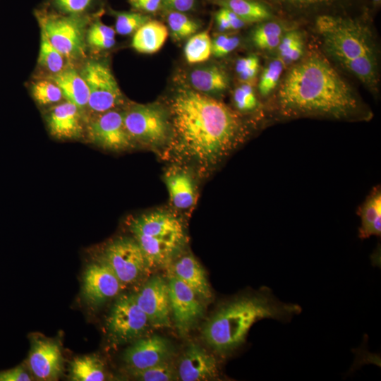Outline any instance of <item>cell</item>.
<instances>
[{
    "mask_svg": "<svg viewBox=\"0 0 381 381\" xmlns=\"http://www.w3.org/2000/svg\"><path fill=\"white\" fill-rule=\"evenodd\" d=\"M70 377L74 381H102L104 364L95 355L75 358L70 363Z\"/></svg>",
    "mask_w": 381,
    "mask_h": 381,
    "instance_id": "484cf974",
    "label": "cell"
},
{
    "mask_svg": "<svg viewBox=\"0 0 381 381\" xmlns=\"http://www.w3.org/2000/svg\"><path fill=\"white\" fill-rule=\"evenodd\" d=\"M41 31L38 62L41 66L52 75L60 73L65 66V56L53 46L44 32Z\"/></svg>",
    "mask_w": 381,
    "mask_h": 381,
    "instance_id": "f546056e",
    "label": "cell"
},
{
    "mask_svg": "<svg viewBox=\"0 0 381 381\" xmlns=\"http://www.w3.org/2000/svg\"><path fill=\"white\" fill-rule=\"evenodd\" d=\"M277 49L278 59L284 66L297 62L304 54L302 34L296 30L285 32Z\"/></svg>",
    "mask_w": 381,
    "mask_h": 381,
    "instance_id": "83f0119b",
    "label": "cell"
},
{
    "mask_svg": "<svg viewBox=\"0 0 381 381\" xmlns=\"http://www.w3.org/2000/svg\"><path fill=\"white\" fill-rule=\"evenodd\" d=\"M223 8L224 9L225 13L229 20L231 29L238 30L245 25L246 23L242 19H241L236 14H235L234 12L231 11L229 9H226L225 8Z\"/></svg>",
    "mask_w": 381,
    "mask_h": 381,
    "instance_id": "bcb514c9",
    "label": "cell"
},
{
    "mask_svg": "<svg viewBox=\"0 0 381 381\" xmlns=\"http://www.w3.org/2000/svg\"><path fill=\"white\" fill-rule=\"evenodd\" d=\"M123 285L107 263L100 259L88 265L83 277L84 298L93 306H99L117 296Z\"/></svg>",
    "mask_w": 381,
    "mask_h": 381,
    "instance_id": "5bb4252c",
    "label": "cell"
},
{
    "mask_svg": "<svg viewBox=\"0 0 381 381\" xmlns=\"http://www.w3.org/2000/svg\"><path fill=\"white\" fill-rule=\"evenodd\" d=\"M87 133L92 143L108 150H126L135 144L125 127L123 111L115 109L92 118Z\"/></svg>",
    "mask_w": 381,
    "mask_h": 381,
    "instance_id": "7c38bea8",
    "label": "cell"
},
{
    "mask_svg": "<svg viewBox=\"0 0 381 381\" xmlns=\"http://www.w3.org/2000/svg\"><path fill=\"white\" fill-rule=\"evenodd\" d=\"M186 61L190 64L205 61L212 54V40L207 32L193 35L184 47Z\"/></svg>",
    "mask_w": 381,
    "mask_h": 381,
    "instance_id": "f1b7e54d",
    "label": "cell"
},
{
    "mask_svg": "<svg viewBox=\"0 0 381 381\" xmlns=\"http://www.w3.org/2000/svg\"><path fill=\"white\" fill-rule=\"evenodd\" d=\"M239 43L237 36L219 35L212 41V54L217 57L224 56L234 51Z\"/></svg>",
    "mask_w": 381,
    "mask_h": 381,
    "instance_id": "ab89813d",
    "label": "cell"
},
{
    "mask_svg": "<svg viewBox=\"0 0 381 381\" xmlns=\"http://www.w3.org/2000/svg\"><path fill=\"white\" fill-rule=\"evenodd\" d=\"M233 101L236 108L241 112L253 111L258 107V102L252 86L244 83L234 92Z\"/></svg>",
    "mask_w": 381,
    "mask_h": 381,
    "instance_id": "8d00e7d4",
    "label": "cell"
},
{
    "mask_svg": "<svg viewBox=\"0 0 381 381\" xmlns=\"http://www.w3.org/2000/svg\"><path fill=\"white\" fill-rule=\"evenodd\" d=\"M215 20L217 25L220 31H226L231 29L229 20L223 8L216 13Z\"/></svg>",
    "mask_w": 381,
    "mask_h": 381,
    "instance_id": "f6af8a7d",
    "label": "cell"
},
{
    "mask_svg": "<svg viewBox=\"0 0 381 381\" xmlns=\"http://www.w3.org/2000/svg\"><path fill=\"white\" fill-rule=\"evenodd\" d=\"M281 3L296 6L298 7H308L311 6L322 5L332 3L337 0H274Z\"/></svg>",
    "mask_w": 381,
    "mask_h": 381,
    "instance_id": "ee69618b",
    "label": "cell"
},
{
    "mask_svg": "<svg viewBox=\"0 0 381 381\" xmlns=\"http://www.w3.org/2000/svg\"><path fill=\"white\" fill-rule=\"evenodd\" d=\"M164 181L172 205L177 209L186 210L195 201V189L190 174L183 169H173L166 173Z\"/></svg>",
    "mask_w": 381,
    "mask_h": 381,
    "instance_id": "ffe728a7",
    "label": "cell"
},
{
    "mask_svg": "<svg viewBox=\"0 0 381 381\" xmlns=\"http://www.w3.org/2000/svg\"><path fill=\"white\" fill-rule=\"evenodd\" d=\"M116 32L119 35H127L135 32L143 24L150 20V17L135 12L115 13Z\"/></svg>",
    "mask_w": 381,
    "mask_h": 381,
    "instance_id": "e575fe53",
    "label": "cell"
},
{
    "mask_svg": "<svg viewBox=\"0 0 381 381\" xmlns=\"http://www.w3.org/2000/svg\"><path fill=\"white\" fill-rule=\"evenodd\" d=\"M123 288L136 282L150 269L145 255L132 238L121 237L109 243L102 258Z\"/></svg>",
    "mask_w": 381,
    "mask_h": 381,
    "instance_id": "52a82bcc",
    "label": "cell"
},
{
    "mask_svg": "<svg viewBox=\"0 0 381 381\" xmlns=\"http://www.w3.org/2000/svg\"><path fill=\"white\" fill-rule=\"evenodd\" d=\"M373 1H374L375 3L376 4H380L381 0H372Z\"/></svg>",
    "mask_w": 381,
    "mask_h": 381,
    "instance_id": "7dc6e473",
    "label": "cell"
},
{
    "mask_svg": "<svg viewBox=\"0 0 381 381\" xmlns=\"http://www.w3.org/2000/svg\"><path fill=\"white\" fill-rule=\"evenodd\" d=\"M277 105L287 117L356 120L370 116L349 84L319 54L308 55L290 69L279 87Z\"/></svg>",
    "mask_w": 381,
    "mask_h": 381,
    "instance_id": "7a4b0ae2",
    "label": "cell"
},
{
    "mask_svg": "<svg viewBox=\"0 0 381 381\" xmlns=\"http://www.w3.org/2000/svg\"><path fill=\"white\" fill-rule=\"evenodd\" d=\"M284 65L277 58L264 69L258 85V90L262 96L269 95L275 88L281 78Z\"/></svg>",
    "mask_w": 381,
    "mask_h": 381,
    "instance_id": "d590c367",
    "label": "cell"
},
{
    "mask_svg": "<svg viewBox=\"0 0 381 381\" xmlns=\"http://www.w3.org/2000/svg\"><path fill=\"white\" fill-rule=\"evenodd\" d=\"M171 311L179 333L186 336L204 315L201 299L171 272L168 275Z\"/></svg>",
    "mask_w": 381,
    "mask_h": 381,
    "instance_id": "8fae6325",
    "label": "cell"
},
{
    "mask_svg": "<svg viewBox=\"0 0 381 381\" xmlns=\"http://www.w3.org/2000/svg\"><path fill=\"white\" fill-rule=\"evenodd\" d=\"M81 110L66 101L52 107L47 116L51 134L59 139H76L83 131Z\"/></svg>",
    "mask_w": 381,
    "mask_h": 381,
    "instance_id": "ac0fdd59",
    "label": "cell"
},
{
    "mask_svg": "<svg viewBox=\"0 0 381 381\" xmlns=\"http://www.w3.org/2000/svg\"><path fill=\"white\" fill-rule=\"evenodd\" d=\"M284 33V28L281 23L266 21L254 29L252 40L258 49L272 50L277 48Z\"/></svg>",
    "mask_w": 381,
    "mask_h": 381,
    "instance_id": "4316f807",
    "label": "cell"
},
{
    "mask_svg": "<svg viewBox=\"0 0 381 381\" xmlns=\"http://www.w3.org/2000/svg\"><path fill=\"white\" fill-rule=\"evenodd\" d=\"M28 365L32 375L40 380H56L63 371V357L59 345L50 339L32 340Z\"/></svg>",
    "mask_w": 381,
    "mask_h": 381,
    "instance_id": "9a60e30c",
    "label": "cell"
},
{
    "mask_svg": "<svg viewBox=\"0 0 381 381\" xmlns=\"http://www.w3.org/2000/svg\"><path fill=\"white\" fill-rule=\"evenodd\" d=\"M41 30L65 57L75 59L85 53V19L80 16L48 15L40 18Z\"/></svg>",
    "mask_w": 381,
    "mask_h": 381,
    "instance_id": "ba28073f",
    "label": "cell"
},
{
    "mask_svg": "<svg viewBox=\"0 0 381 381\" xmlns=\"http://www.w3.org/2000/svg\"><path fill=\"white\" fill-rule=\"evenodd\" d=\"M149 268L169 265L185 242L181 220L167 211H155L133 219L129 224Z\"/></svg>",
    "mask_w": 381,
    "mask_h": 381,
    "instance_id": "5b68a950",
    "label": "cell"
},
{
    "mask_svg": "<svg viewBox=\"0 0 381 381\" xmlns=\"http://www.w3.org/2000/svg\"><path fill=\"white\" fill-rule=\"evenodd\" d=\"M361 225L358 236L361 239L381 235V190L376 186L360 207Z\"/></svg>",
    "mask_w": 381,
    "mask_h": 381,
    "instance_id": "7402d4cb",
    "label": "cell"
},
{
    "mask_svg": "<svg viewBox=\"0 0 381 381\" xmlns=\"http://www.w3.org/2000/svg\"><path fill=\"white\" fill-rule=\"evenodd\" d=\"M214 356L195 344H190L180 360L178 377L182 381L213 380L219 376Z\"/></svg>",
    "mask_w": 381,
    "mask_h": 381,
    "instance_id": "e0dca14e",
    "label": "cell"
},
{
    "mask_svg": "<svg viewBox=\"0 0 381 381\" xmlns=\"http://www.w3.org/2000/svg\"><path fill=\"white\" fill-rule=\"evenodd\" d=\"M194 90L205 93H218L229 87V78L222 69L210 66L194 69L189 75Z\"/></svg>",
    "mask_w": 381,
    "mask_h": 381,
    "instance_id": "cb8c5ba5",
    "label": "cell"
},
{
    "mask_svg": "<svg viewBox=\"0 0 381 381\" xmlns=\"http://www.w3.org/2000/svg\"><path fill=\"white\" fill-rule=\"evenodd\" d=\"M32 95L35 101L42 105L57 103L64 97L59 87L49 80H40L34 83Z\"/></svg>",
    "mask_w": 381,
    "mask_h": 381,
    "instance_id": "836d02e7",
    "label": "cell"
},
{
    "mask_svg": "<svg viewBox=\"0 0 381 381\" xmlns=\"http://www.w3.org/2000/svg\"><path fill=\"white\" fill-rule=\"evenodd\" d=\"M260 63L255 55H250L239 59L236 64V71L240 80L247 82L253 79L258 74Z\"/></svg>",
    "mask_w": 381,
    "mask_h": 381,
    "instance_id": "f35d334b",
    "label": "cell"
},
{
    "mask_svg": "<svg viewBox=\"0 0 381 381\" xmlns=\"http://www.w3.org/2000/svg\"><path fill=\"white\" fill-rule=\"evenodd\" d=\"M161 2L162 0H129L130 4L133 8L148 13L157 11Z\"/></svg>",
    "mask_w": 381,
    "mask_h": 381,
    "instance_id": "b9f144b4",
    "label": "cell"
},
{
    "mask_svg": "<svg viewBox=\"0 0 381 381\" xmlns=\"http://www.w3.org/2000/svg\"><path fill=\"white\" fill-rule=\"evenodd\" d=\"M150 323L145 313L137 304L134 294L121 295L114 303L107 319L111 337L124 343L140 337Z\"/></svg>",
    "mask_w": 381,
    "mask_h": 381,
    "instance_id": "30bf717a",
    "label": "cell"
},
{
    "mask_svg": "<svg viewBox=\"0 0 381 381\" xmlns=\"http://www.w3.org/2000/svg\"><path fill=\"white\" fill-rule=\"evenodd\" d=\"M51 79L61 89L66 101L73 103L80 110L87 107L89 90L81 74L68 68L52 75Z\"/></svg>",
    "mask_w": 381,
    "mask_h": 381,
    "instance_id": "44dd1931",
    "label": "cell"
},
{
    "mask_svg": "<svg viewBox=\"0 0 381 381\" xmlns=\"http://www.w3.org/2000/svg\"><path fill=\"white\" fill-rule=\"evenodd\" d=\"M301 312L300 306L281 301L264 287L223 303L205 323L202 336L215 351L229 354L245 343L256 322L266 318L289 322Z\"/></svg>",
    "mask_w": 381,
    "mask_h": 381,
    "instance_id": "3957f363",
    "label": "cell"
},
{
    "mask_svg": "<svg viewBox=\"0 0 381 381\" xmlns=\"http://www.w3.org/2000/svg\"><path fill=\"white\" fill-rule=\"evenodd\" d=\"M218 4L234 12L246 23L263 22L272 16L266 5L255 0H219Z\"/></svg>",
    "mask_w": 381,
    "mask_h": 381,
    "instance_id": "d4e9b609",
    "label": "cell"
},
{
    "mask_svg": "<svg viewBox=\"0 0 381 381\" xmlns=\"http://www.w3.org/2000/svg\"><path fill=\"white\" fill-rule=\"evenodd\" d=\"M167 22L171 34L176 40H183L194 35L200 25L182 12L171 11L167 16Z\"/></svg>",
    "mask_w": 381,
    "mask_h": 381,
    "instance_id": "1f68e13d",
    "label": "cell"
},
{
    "mask_svg": "<svg viewBox=\"0 0 381 381\" xmlns=\"http://www.w3.org/2000/svg\"><path fill=\"white\" fill-rule=\"evenodd\" d=\"M81 75L89 90L87 107L92 113L101 114L122 103L121 91L108 66L96 61H88Z\"/></svg>",
    "mask_w": 381,
    "mask_h": 381,
    "instance_id": "9c48e42d",
    "label": "cell"
},
{
    "mask_svg": "<svg viewBox=\"0 0 381 381\" xmlns=\"http://www.w3.org/2000/svg\"><path fill=\"white\" fill-rule=\"evenodd\" d=\"M167 36L168 30L163 23L150 20L134 32L131 45L140 53L153 54L162 48Z\"/></svg>",
    "mask_w": 381,
    "mask_h": 381,
    "instance_id": "603a6c76",
    "label": "cell"
},
{
    "mask_svg": "<svg viewBox=\"0 0 381 381\" xmlns=\"http://www.w3.org/2000/svg\"><path fill=\"white\" fill-rule=\"evenodd\" d=\"M176 147L202 166L222 162L249 135L242 117L224 103L195 90H181L170 107Z\"/></svg>",
    "mask_w": 381,
    "mask_h": 381,
    "instance_id": "6da1fadb",
    "label": "cell"
},
{
    "mask_svg": "<svg viewBox=\"0 0 381 381\" xmlns=\"http://www.w3.org/2000/svg\"><path fill=\"white\" fill-rule=\"evenodd\" d=\"M125 127L133 143L148 147L164 145L171 134L167 112L155 104H135L123 111Z\"/></svg>",
    "mask_w": 381,
    "mask_h": 381,
    "instance_id": "8992f818",
    "label": "cell"
},
{
    "mask_svg": "<svg viewBox=\"0 0 381 381\" xmlns=\"http://www.w3.org/2000/svg\"><path fill=\"white\" fill-rule=\"evenodd\" d=\"M129 372L142 381H172L178 378L177 372L168 361L142 370L129 369Z\"/></svg>",
    "mask_w": 381,
    "mask_h": 381,
    "instance_id": "d6a6232c",
    "label": "cell"
},
{
    "mask_svg": "<svg viewBox=\"0 0 381 381\" xmlns=\"http://www.w3.org/2000/svg\"><path fill=\"white\" fill-rule=\"evenodd\" d=\"M114 37L115 30L112 28L97 20L89 28L86 40L88 44L93 48L107 49L115 44Z\"/></svg>",
    "mask_w": 381,
    "mask_h": 381,
    "instance_id": "4dcf8cb0",
    "label": "cell"
},
{
    "mask_svg": "<svg viewBox=\"0 0 381 381\" xmlns=\"http://www.w3.org/2000/svg\"><path fill=\"white\" fill-rule=\"evenodd\" d=\"M30 375L22 366L0 372V381H30Z\"/></svg>",
    "mask_w": 381,
    "mask_h": 381,
    "instance_id": "60d3db41",
    "label": "cell"
},
{
    "mask_svg": "<svg viewBox=\"0 0 381 381\" xmlns=\"http://www.w3.org/2000/svg\"><path fill=\"white\" fill-rule=\"evenodd\" d=\"M316 30L327 54L372 91L377 87V58L368 28L356 19L322 15Z\"/></svg>",
    "mask_w": 381,
    "mask_h": 381,
    "instance_id": "277c9868",
    "label": "cell"
},
{
    "mask_svg": "<svg viewBox=\"0 0 381 381\" xmlns=\"http://www.w3.org/2000/svg\"><path fill=\"white\" fill-rule=\"evenodd\" d=\"M96 0H52L56 9L68 16H80L90 10Z\"/></svg>",
    "mask_w": 381,
    "mask_h": 381,
    "instance_id": "74e56055",
    "label": "cell"
},
{
    "mask_svg": "<svg viewBox=\"0 0 381 381\" xmlns=\"http://www.w3.org/2000/svg\"><path fill=\"white\" fill-rule=\"evenodd\" d=\"M169 272L188 285L202 300H210L211 289L206 273L192 255H184L172 264Z\"/></svg>",
    "mask_w": 381,
    "mask_h": 381,
    "instance_id": "d6986e66",
    "label": "cell"
},
{
    "mask_svg": "<svg viewBox=\"0 0 381 381\" xmlns=\"http://www.w3.org/2000/svg\"><path fill=\"white\" fill-rule=\"evenodd\" d=\"M172 346L165 338L152 335L138 339L123 354L128 369L142 370L168 361Z\"/></svg>",
    "mask_w": 381,
    "mask_h": 381,
    "instance_id": "2e32d148",
    "label": "cell"
},
{
    "mask_svg": "<svg viewBox=\"0 0 381 381\" xmlns=\"http://www.w3.org/2000/svg\"><path fill=\"white\" fill-rule=\"evenodd\" d=\"M167 6L172 11L179 12H186L190 11L194 5L195 0H163Z\"/></svg>",
    "mask_w": 381,
    "mask_h": 381,
    "instance_id": "7bdbcfd3",
    "label": "cell"
},
{
    "mask_svg": "<svg viewBox=\"0 0 381 381\" xmlns=\"http://www.w3.org/2000/svg\"><path fill=\"white\" fill-rule=\"evenodd\" d=\"M134 297L152 327L171 326L169 285L164 278L158 275L150 278Z\"/></svg>",
    "mask_w": 381,
    "mask_h": 381,
    "instance_id": "4fadbf2b",
    "label": "cell"
}]
</instances>
